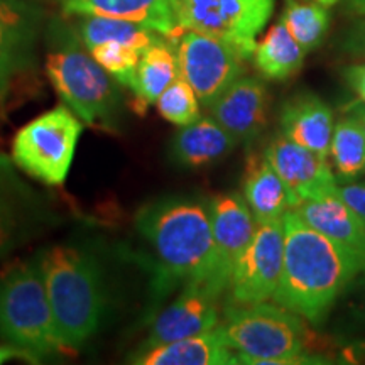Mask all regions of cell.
Returning a JSON list of instances; mask_svg holds the SVG:
<instances>
[{
	"mask_svg": "<svg viewBox=\"0 0 365 365\" xmlns=\"http://www.w3.org/2000/svg\"><path fill=\"white\" fill-rule=\"evenodd\" d=\"M282 223L284 261L272 299L308 322L322 323L359 269L296 210H287Z\"/></svg>",
	"mask_w": 365,
	"mask_h": 365,
	"instance_id": "cell-1",
	"label": "cell"
},
{
	"mask_svg": "<svg viewBox=\"0 0 365 365\" xmlns=\"http://www.w3.org/2000/svg\"><path fill=\"white\" fill-rule=\"evenodd\" d=\"M135 228L156 252L164 279L200 284L213 294H223L215 279L210 203L191 196L154 200L137 212Z\"/></svg>",
	"mask_w": 365,
	"mask_h": 365,
	"instance_id": "cell-2",
	"label": "cell"
},
{
	"mask_svg": "<svg viewBox=\"0 0 365 365\" xmlns=\"http://www.w3.org/2000/svg\"><path fill=\"white\" fill-rule=\"evenodd\" d=\"M38 259L59 339L68 354H76L102 325V267L93 254L75 245H51Z\"/></svg>",
	"mask_w": 365,
	"mask_h": 365,
	"instance_id": "cell-3",
	"label": "cell"
},
{
	"mask_svg": "<svg viewBox=\"0 0 365 365\" xmlns=\"http://www.w3.org/2000/svg\"><path fill=\"white\" fill-rule=\"evenodd\" d=\"M237 362L250 365L325 364L307 354L308 331L299 314L281 304H228L218 325Z\"/></svg>",
	"mask_w": 365,
	"mask_h": 365,
	"instance_id": "cell-4",
	"label": "cell"
},
{
	"mask_svg": "<svg viewBox=\"0 0 365 365\" xmlns=\"http://www.w3.org/2000/svg\"><path fill=\"white\" fill-rule=\"evenodd\" d=\"M46 73L58 97L88 125H117L122 95L118 81L95 61L80 36L59 31L56 44L46 56Z\"/></svg>",
	"mask_w": 365,
	"mask_h": 365,
	"instance_id": "cell-5",
	"label": "cell"
},
{
	"mask_svg": "<svg viewBox=\"0 0 365 365\" xmlns=\"http://www.w3.org/2000/svg\"><path fill=\"white\" fill-rule=\"evenodd\" d=\"M0 341L24 346L43 359L68 355L36 255L14 264L0 277Z\"/></svg>",
	"mask_w": 365,
	"mask_h": 365,
	"instance_id": "cell-6",
	"label": "cell"
},
{
	"mask_svg": "<svg viewBox=\"0 0 365 365\" xmlns=\"http://www.w3.org/2000/svg\"><path fill=\"white\" fill-rule=\"evenodd\" d=\"M83 132L81 120L65 103L41 113L12 140V161L22 173L48 186L66 181Z\"/></svg>",
	"mask_w": 365,
	"mask_h": 365,
	"instance_id": "cell-7",
	"label": "cell"
},
{
	"mask_svg": "<svg viewBox=\"0 0 365 365\" xmlns=\"http://www.w3.org/2000/svg\"><path fill=\"white\" fill-rule=\"evenodd\" d=\"M276 0H173L182 31H196L232 44L245 59L271 19Z\"/></svg>",
	"mask_w": 365,
	"mask_h": 365,
	"instance_id": "cell-8",
	"label": "cell"
},
{
	"mask_svg": "<svg viewBox=\"0 0 365 365\" xmlns=\"http://www.w3.org/2000/svg\"><path fill=\"white\" fill-rule=\"evenodd\" d=\"M176 54L180 75L207 108L244 73L245 58L234 46L196 31H182Z\"/></svg>",
	"mask_w": 365,
	"mask_h": 365,
	"instance_id": "cell-9",
	"label": "cell"
},
{
	"mask_svg": "<svg viewBox=\"0 0 365 365\" xmlns=\"http://www.w3.org/2000/svg\"><path fill=\"white\" fill-rule=\"evenodd\" d=\"M284 261L282 218L257 223V230L232 272L230 304H257L272 299Z\"/></svg>",
	"mask_w": 365,
	"mask_h": 365,
	"instance_id": "cell-10",
	"label": "cell"
},
{
	"mask_svg": "<svg viewBox=\"0 0 365 365\" xmlns=\"http://www.w3.org/2000/svg\"><path fill=\"white\" fill-rule=\"evenodd\" d=\"M19 168L0 153V259L36 239L51 223V210Z\"/></svg>",
	"mask_w": 365,
	"mask_h": 365,
	"instance_id": "cell-11",
	"label": "cell"
},
{
	"mask_svg": "<svg viewBox=\"0 0 365 365\" xmlns=\"http://www.w3.org/2000/svg\"><path fill=\"white\" fill-rule=\"evenodd\" d=\"M264 158L284 182L291 210L312 200L336 193L339 185L328 164V158L294 144L284 135L272 139L264 150Z\"/></svg>",
	"mask_w": 365,
	"mask_h": 365,
	"instance_id": "cell-12",
	"label": "cell"
},
{
	"mask_svg": "<svg viewBox=\"0 0 365 365\" xmlns=\"http://www.w3.org/2000/svg\"><path fill=\"white\" fill-rule=\"evenodd\" d=\"M220 296L200 284H185L180 296L164 308L137 350H149L171 341L215 330L220 325Z\"/></svg>",
	"mask_w": 365,
	"mask_h": 365,
	"instance_id": "cell-13",
	"label": "cell"
},
{
	"mask_svg": "<svg viewBox=\"0 0 365 365\" xmlns=\"http://www.w3.org/2000/svg\"><path fill=\"white\" fill-rule=\"evenodd\" d=\"M213 240H215V279L222 293L228 291L232 272L257 230V222L244 196L218 195L210 202Z\"/></svg>",
	"mask_w": 365,
	"mask_h": 365,
	"instance_id": "cell-14",
	"label": "cell"
},
{
	"mask_svg": "<svg viewBox=\"0 0 365 365\" xmlns=\"http://www.w3.org/2000/svg\"><path fill=\"white\" fill-rule=\"evenodd\" d=\"M39 16L26 0H0V100L33 61Z\"/></svg>",
	"mask_w": 365,
	"mask_h": 365,
	"instance_id": "cell-15",
	"label": "cell"
},
{
	"mask_svg": "<svg viewBox=\"0 0 365 365\" xmlns=\"http://www.w3.org/2000/svg\"><path fill=\"white\" fill-rule=\"evenodd\" d=\"M296 212L309 227L328 237L359 272H365V223L339 195L312 200L299 205Z\"/></svg>",
	"mask_w": 365,
	"mask_h": 365,
	"instance_id": "cell-16",
	"label": "cell"
},
{
	"mask_svg": "<svg viewBox=\"0 0 365 365\" xmlns=\"http://www.w3.org/2000/svg\"><path fill=\"white\" fill-rule=\"evenodd\" d=\"M267 90L261 80L240 76L210 105L213 117L239 143L261 134L267 122Z\"/></svg>",
	"mask_w": 365,
	"mask_h": 365,
	"instance_id": "cell-17",
	"label": "cell"
},
{
	"mask_svg": "<svg viewBox=\"0 0 365 365\" xmlns=\"http://www.w3.org/2000/svg\"><path fill=\"white\" fill-rule=\"evenodd\" d=\"M71 16H100L135 22L175 41L182 29L176 19L173 0H58Z\"/></svg>",
	"mask_w": 365,
	"mask_h": 365,
	"instance_id": "cell-18",
	"label": "cell"
},
{
	"mask_svg": "<svg viewBox=\"0 0 365 365\" xmlns=\"http://www.w3.org/2000/svg\"><path fill=\"white\" fill-rule=\"evenodd\" d=\"M333 127L331 108L313 93L287 100L281 110L282 135L323 158L330 156Z\"/></svg>",
	"mask_w": 365,
	"mask_h": 365,
	"instance_id": "cell-19",
	"label": "cell"
},
{
	"mask_svg": "<svg viewBox=\"0 0 365 365\" xmlns=\"http://www.w3.org/2000/svg\"><path fill=\"white\" fill-rule=\"evenodd\" d=\"M137 365H232L237 354L223 340L218 327L200 335L164 344L149 350H135L129 357Z\"/></svg>",
	"mask_w": 365,
	"mask_h": 365,
	"instance_id": "cell-20",
	"label": "cell"
},
{
	"mask_svg": "<svg viewBox=\"0 0 365 365\" xmlns=\"http://www.w3.org/2000/svg\"><path fill=\"white\" fill-rule=\"evenodd\" d=\"M239 140L213 117H200L182 125L170 143V159L181 168H203L220 161Z\"/></svg>",
	"mask_w": 365,
	"mask_h": 365,
	"instance_id": "cell-21",
	"label": "cell"
},
{
	"mask_svg": "<svg viewBox=\"0 0 365 365\" xmlns=\"http://www.w3.org/2000/svg\"><path fill=\"white\" fill-rule=\"evenodd\" d=\"M180 76V65H178L176 48L171 39L164 38L145 49L140 56L139 66H137L134 91L137 103L140 105V112L145 107L156 103L163 91L170 86Z\"/></svg>",
	"mask_w": 365,
	"mask_h": 365,
	"instance_id": "cell-22",
	"label": "cell"
},
{
	"mask_svg": "<svg viewBox=\"0 0 365 365\" xmlns=\"http://www.w3.org/2000/svg\"><path fill=\"white\" fill-rule=\"evenodd\" d=\"M244 198L257 223L279 220L289 208L284 182L266 158L254 159L244 182Z\"/></svg>",
	"mask_w": 365,
	"mask_h": 365,
	"instance_id": "cell-23",
	"label": "cell"
},
{
	"mask_svg": "<svg viewBox=\"0 0 365 365\" xmlns=\"http://www.w3.org/2000/svg\"><path fill=\"white\" fill-rule=\"evenodd\" d=\"M304 49L289 34L282 21L274 24L261 43L255 46L254 63L269 80H286L303 66Z\"/></svg>",
	"mask_w": 365,
	"mask_h": 365,
	"instance_id": "cell-24",
	"label": "cell"
},
{
	"mask_svg": "<svg viewBox=\"0 0 365 365\" xmlns=\"http://www.w3.org/2000/svg\"><path fill=\"white\" fill-rule=\"evenodd\" d=\"M78 36L88 51L98 44L115 41V43L127 44L144 53L150 46L164 39V36L156 31L135 24V22L100 16H83L78 27Z\"/></svg>",
	"mask_w": 365,
	"mask_h": 365,
	"instance_id": "cell-25",
	"label": "cell"
},
{
	"mask_svg": "<svg viewBox=\"0 0 365 365\" xmlns=\"http://www.w3.org/2000/svg\"><path fill=\"white\" fill-rule=\"evenodd\" d=\"M330 156L333 166L345 180L365 171V129L357 113L350 112L333 127Z\"/></svg>",
	"mask_w": 365,
	"mask_h": 365,
	"instance_id": "cell-26",
	"label": "cell"
},
{
	"mask_svg": "<svg viewBox=\"0 0 365 365\" xmlns=\"http://www.w3.org/2000/svg\"><path fill=\"white\" fill-rule=\"evenodd\" d=\"M281 21L301 48L308 53L318 48L325 38L330 16L322 4L318 6V4H301L296 0H287Z\"/></svg>",
	"mask_w": 365,
	"mask_h": 365,
	"instance_id": "cell-27",
	"label": "cell"
},
{
	"mask_svg": "<svg viewBox=\"0 0 365 365\" xmlns=\"http://www.w3.org/2000/svg\"><path fill=\"white\" fill-rule=\"evenodd\" d=\"M156 107L163 118L178 127L193 124L200 118V100L181 75L163 91Z\"/></svg>",
	"mask_w": 365,
	"mask_h": 365,
	"instance_id": "cell-28",
	"label": "cell"
},
{
	"mask_svg": "<svg viewBox=\"0 0 365 365\" xmlns=\"http://www.w3.org/2000/svg\"><path fill=\"white\" fill-rule=\"evenodd\" d=\"M90 54L108 75L118 81V85L132 88L143 53L127 44L108 41V43L91 48Z\"/></svg>",
	"mask_w": 365,
	"mask_h": 365,
	"instance_id": "cell-29",
	"label": "cell"
},
{
	"mask_svg": "<svg viewBox=\"0 0 365 365\" xmlns=\"http://www.w3.org/2000/svg\"><path fill=\"white\" fill-rule=\"evenodd\" d=\"M341 48L346 53L365 58V16H360V19L350 26L344 38V43H341Z\"/></svg>",
	"mask_w": 365,
	"mask_h": 365,
	"instance_id": "cell-30",
	"label": "cell"
},
{
	"mask_svg": "<svg viewBox=\"0 0 365 365\" xmlns=\"http://www.w3.org/2000/svg\"><path fill=\"white\" fill-rule=\"evenodd\" d=\"M336 195L354 210L365 223V186L362 185H345L336 188Z\"/></svg>",
	"mask_w": 365,
	"mask_h": 365,
	"instance_id": "cell-31",
	"label": "cell"
},
{
	"mask_svg": "<svg viewBox=\"0 0 365 365\" xmlns=\"http://www.w3.org/2000/svg\"><path fill=\"white\" fill-rule=\"evenodd\" d=\"M11 360H21L26 364H43L44 359L41 355L31 352V350L24 349V346L9 344V341H2L0 344V364L11 362Z\"/></svg>",
	"mask_w": 365,
	"mask_h": 365,
	"instance_id": "cell-32",
	"label": "cell"
},
{
	"mask_svg": "<svg viewBox=\"0 0 365 365\" xmlns=\"http://www.w3.org/2000/svg\"><path fill=\"white\" fill-rule=\"evenodd\" d=\"M344 76L360 102L365 103V63L346 66L344 70Z\"/></svg>",
	"mask_w": 365,
	"mask_h": 365,
	"instance_id": "cell-33",
	"label": "cell"
},
{
	"mask_svg": "<svg viewBox=\"0 0 365 365\" xmlns=\"http://www.w3.org/2000/svg\"><path fill=\"white\" fill-rule=\"evenodd\" d=\"M345 364H365V340L350 344L341 354Z\"/></svg>",
	"mask_w": 365,
	"mask_h": 365,
	"instance_id": "cell-34",
	"label": "cell"
},
{
	"mask_svg": "<svg viewBox=\"0 0 365 365\" xmlns=\"http://www.w3.org/2000/svg\"><path fill=\"white\" fill-rule=\"evenodd\" d=\"M345 7L354 16H365V0H345Z\"/></svg>",
	"mask_w": 365,
	"mask_h": 365,
	"instance_id": "cell-35",
	"label": "cell"
},
{
	"mask_svg": "<svg viewBox=\"0 0 365 365\" xmlns=\"http://www.w3.org/2000/svg\"><path fill=\"white\" fill-rule=\"evenodd\" d=\"M352 112L357 113V115L360 117V120H362L364 124V129H365V103L360 102V103H355L352 105Z\"/></svg>",
	"mask_w": 365,
	"mask_h": 365,
	"instance_id": "cell-36",
	"label": "cell"
},
{
	"mask_svg": "<svg viewBox=\"0 0 365 365\" xmlns=\"http://www.w3.org/2000/svg\"><path fill=\"white\" fill-rule=\"evenodd\" d=\"M317 2L322 4V6H325V7H330V6H333V4L339 2V0H317Z\"/></svg>",
	"mask_w": 365,
	"mask_h": 365,
	"instance_id": "cell-37",
	"label": "cell"
}]
</instances>
